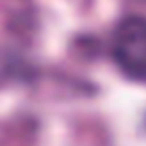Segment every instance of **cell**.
I'll use <instances>...</instances> for the list:
<instances>
[{"instance_id": "1", "label": "cell", "mask_w": 146, "mask_h": 146, "mask_svg": "<svg viewBox=\"0 0 146 146\" xmlns=\"http://www.w3.org/2000/svg\"><path fill=\"white\" fill-rule=\"evenodd\" d=\"M112 56L118 69L135 82H146V19L125 17L112 35Z\"/></svg>"}]
</instances>
